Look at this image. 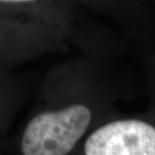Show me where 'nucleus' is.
Returning <instances> with one entry per match:
<instances>
[{"label": "nucleus", "instance_id": "nucleus-1", "mask_svg": "<svg viewBox=\"0 0 155 155\" xmlns=\"http://www.w3.org/2000/svg\"><path fill=\"white\" fill-rule=\"evenodd\" d=\"M92 112L83 104L43 111L26 125L21 137L23 155H67L85 134Z\"/></svg>", "mask_w": 155, "mask_h": 155}, {"label": "nucleus", "instance_id": "nucleus-2", "mask_svg": "<svg viewBox=\"0 0 155 155\" xmlns=\"http://www.w3.org/2000/svg\"><path fill=\"white\" fill-rule=\"evenodd\" d=\"M85 155H155V127L138 119L112 121L89 135Z\"/></svg>", "mask_w": 155, "mask_h": 155}]
</instances>
